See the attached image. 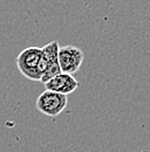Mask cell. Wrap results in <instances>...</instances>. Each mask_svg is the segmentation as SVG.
<instances>
[{"instance_id": "obj_5", "label": "cell", "mask_w": 150, "mask_h": 152, "mask_svg": "<svg viewBox=\"0 0 150 152\" xmlns=\"http://www.w3.org/2000/svg\"><path fill=\"white\" fill-rule=\"evenodd\" d=\"M59 42L54 40L49 43H47L46 46L41 47L42 48V54L47 60V68L43 73V75L41 76L40 82L46 83L48 80H51L52 77L61 73L60 66H59V61H57V52H59Z\"/></svg>"}, {"instance_id": "obj_2", "label": "cell", "mask_w": 150, "mask_h": 152, "mask_svg": "<svg viewBox=\"0 0 150 152\" xmlns=\"http://www.w3.org/2000/svg\"><path fill=\"white\" fill-rule=\"evenodd\" d=\"M67 102V95L45 90L38 96L35 107L41 114L49 117H56L65 110Z\"/></svg>"}, {"instance_id": "obj_1", "label": "cell", "mask_w": 150, "mask_h": 152, "mask_svg": "<svg viewBox=\"0 0 150 152\" xmlns=\"http://www.w3.org/2000/svg\"><path fill=\"white\" fill-rule=\"evenodd\" d=\"M19 72L28 80L40 81L47 68V60L42 54L41 47H27L17 56Z\"/></svg>"}, {"instance_id": "obj_3", "label": "cell", "mask_w": 150, "mask_h": 152, "mask_svg": "<svg viewBox=\"0 0 150 152\" xmlns=\"http://www.w3.org/2000/svg\"><path fill=\"white\" fill-rule=\"evenodd\" d=\"M83 60H85V54L79 47L75 46L59 47L57 61L61 73H66L71 75L75 74L80 69Z\"/></svg>"}, {"instance_id": "obj_4", "label": "cell", "mask_w": 150, "mask_h": 152, "mask_svg": "<svg viewBox=\"0 0 150 152\" xmlns=\"http://www.w3.org/2000/svg\"><path fill=\"white\" fill-rule=\"evenodd\" d=\"M45 84V89L49 91H54L62 95H69L79 88V82L73 75L60 73L48 80Z\"/></svg>"}]
</instances>
